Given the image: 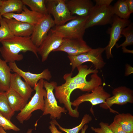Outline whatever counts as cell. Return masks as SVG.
<instances>
[{"instance_id": "52a82bcc", "label": "cell", "mask_w": 133, "mask_h": 133, "mask_svg": "<svg viewBox=\"0 0 133 133\" xmlns=\"http://www.w3.org/2000/svg\"><path fill=\"white\" fill-rule=\"evenodd\" d=\"M57 85V83L54 81L48 82L45 81L44 87L46 92V97L44 99L45 105L42 114L43 116L50 115V118L52 119H60L62 113L67 112L64 107L58 106L53 92L55 87Z\"/></svg>"}, {"instance_id": "ffe728a7", "label": "cell", "mask_w": 133, "mask_h": 133, "mask_svg": "<svg viewBox=\"0 0 133 133\" xmlns=\"http://www.w3.org/2000/svg\"><path fill=\"white\" fill-rule=\"evenodd\" d=\"M10 88L27 101L31 97L33 91L32 87L25 82L23 81L21 77L15 72L11 73Z\"/></svg>"}, {"instance_id": "7402d4cb", "label": "cell", "mask_w": 133, "mask_h": 133, "mask_svg": "<svg viewBox=\"0 0 133 133\" xmlns=\"http://www.w3.org/2000/svg\"><path fill=\"white\" fill-rule=\"evenodd\" d=\"M11 71L7 63L0 57V92H6L10 89Z\"/></svg>"}, {"instance_id": "7a4b0ae2", "label": "cell", "mask_w": 133, "mask_h": 133, "mask_svg": "<svg viewBox=\"0 0 133 133\" xmlns=\"http://www.w3.org/2000/svg\"><path fill=\"white\" fill-rule=\"evenodd\" d=\"M72 73L65 74L63 78L65 83L61 85L56 86L54 88V95L60 103L64 105V107L68 112V114L73 117L78 118L79 113L78 111V107L72 109L70 101V96L72 92L74 90L79 89L82 91H84L85 85L83 84H78L73 82L71 79Z\"/></svg>"}, {"instance_id": "60d3db41", "label": "cell", "mask_w": 133, "mask_h": 133, "mask_svg": "<svg viewBox=\"0 0 133 133\" xmlns=\"http://www.w3.org/2000/svg\"><path fill=\"white\" fill-rule=\"evenodd\" d=\"M2 16L1 15L0 13V21L1 19L2 18Z\"/></svg>"}, {"instance_id": "6da1fadb", "label": "cell", "mask_w": 133, "mask_h": 133, "mask_svg": "<svg viewBox=\"0 0 133 133\" xmlns=\"http://www.w3.org/2000/svg\"><path fill=\"white\" fill-rule=\"evenodd\" d=\"M0 53L4 60L7 63L20 61L23 56L19 53L27 51L32 52L38 58V49L32 42L30 36L22 37L14 36L2 41Z\"/></svg>"}, {"instance_id": "484cf974", "label": "cell", "mask_w": 133, "mask_h": 133, "mask_svg": "<svg viewBox=\"0 0 133 133\" xmlns=\"http://www.w3.org/2000/svg\"><path fill=\"white\" fill-rule=\"evenodd\" d=\"M24 5L29 7L31 10L46 15L49 14L45 0H21Z\"/></svg>"}, {"instance_id": "d590c367", "label": "cell", "mask_w": 133, "mask_h": 133, "mask_svg": "<svg viewBox=\"0 0 133 133\" xmlns=\"http://www.w3.org/2000/svg\"><path fill=\"white\" fill-rule=\"evenodd\" d=\"M130 14L133 12V0H126Z\"/></svg>"}, {"instance_id": "9a60e30c", "label": "cell", "mask_w": 133, "mask_h": 133, "mask_svg": "<svg viewBox=\"0 0 133 133\" xmlns=\"http://www.w3.org/2000/svg\"><path fill=\"white\" fill-rule=\"evenodd\" d=\"M92 48L82 39L64 38L61 45L54 51H62L75 56L88 51Z\"/></svg>"}, {"instance_id": "e0dca14e", "label": "cell", "mask_w": 133, "mask_h": 133, "mask_svg": "<svg viewBox=\"0 0 133 133\" xmlns=\"http://www.w3.org/2000/svg\"><path fill=\"white\" fill-rule=\"evenodd\" d=\"M45 15L30 10L26 5H24L23 10L20 13H9L2 16L3 18L6 19H14L34 26Z\"/></svg>"}, {"instance_id": "2e32d148", "label": "cell", "mask_w": 133, "mask_h": 133, "mask_svg": "<svg viewBox=\"0 0 133 133\" xmlns=\"http://www.w3.org/2000/svg\"><path fill=\"white\" fill-rule=\"evenodd\" d=\"M8 65L11 71L19 74L31 87H34L41 79L49 81L52 78L48 68L45 69L40 73L35 74L23 71L18 67L16 62L9 63Z\"/></svg>"}, {"instance_id": "83f0119b", "label": "cell", "mask_w": 133, "mask_h": 133, "mask_svg": "<svg viewBox=\"0 0 133 133\" xmlns=\"http://www.w3.org/2000/svg\"><path fill=\"white\" fill-rule=\"evenodd\" d=\"M52 120L55 124L62 131L66 133H78L80 130L82 129L85 124L92 120V118L89 114H85L83 117L80 124L78 126L71 129L64 128L59 125L55 119Z\"/></svg>"}, {"instance_id": "9c48e42d", "label": "cell", "mask_w": 133, "mask_h": 133, "mask_svg": "<svg viewBox=\"0 0 133 133\" xmlns=\"http://www.w3.org/2000/svg\"><path fill=\"white\" fill-rule=\"evenodd\" d=\"M114 15L113 6L111 5H95L88 16L85 28L86 29L95 26L111 24Z\"/></svg>"}, {"instance_id": "277c9868", "label": "cell", "mask_w": 133, "mask_h": 133, "mask_svg": "<svg viewBox=\"0 0 133 133\" xmlns=\"http://www.w3.org/2000/svg\"><path fill=\"white\" fill-rule=\"evenodd\" d=\"M88 17L76 16L67 23L60 26H55L52 29L64 38L83 39Z\"/></svg>"}, {"instance_id": "3957f363", "label": "cell", "mask_w": 133, "mask_h": 133, "mask_svg": "<svg viewBox=\"0 0 133 133\" xmlns=\"http://www.w3.org/2000/svg\"><path fill=\"white\" fill-rule=\"evenodd\" d=\"M43 79L39 80L33 87L35 93L30 100L16 116V118L19 122L23 124L25 121L29 119L34 111L40 110H44V99L46 97V92L43 88Z\"/></svg>"}, {"instance_id": "8992f818", "label": "cell", "mask_w": 133, "mask_h": 133, "mask_svg": "<svg viewBox=\"0 0 133 133\" xmlns=\"http://www.w3.org/2000/svg\"><path fill=\"white\" fill-rule=\"evenodd\" d=\"M105 48L99 47L92 49L89 51L75 56L68 55L72 71L74 70L78 66L84 63L90 62L94 65L95 69L98 70L102 69L105 65L102 56Z\"/></svg>"}, {"instance_id": "e575fe53", "label": "cell", "mask_w": 133, "mask_h": 133, "mask_svg": "<svg viewBox=\"0 0 133 133\" xmlns=\"http://www.w3.org/2000/svg\"><path fill=\"white\" fill-rule=\"evenodd\" d=\"M50 123V125L49 127V129L52 133H63L57 130L52 120Z\"/></svg>"}, {"instance_id": "f35d334b", "label": "cell", "mask_w": 133, "mask_h": 133, "mask_svg": "<svg viewBox=\"0 0 133 133\" xmlns=\"http://www.w3.org/2000/svg\"><path fill=\"white\" fill-rule=\"evenodd\" d=\"M88 127V125L86 124H85L81 129V133H85Z\"/></svg>"}, {"instance_id": "ab89813d", "label": "cell", "mask_w": 133, "mask_h": 133, "mask_svg": "<svg viewBox=\"0 0 133 133\" xmlns=\"http://www.w3.org/2000/svg\"><path fill=\"white\" fill-rule=\"evenodd\" d=\"M3 0H0V7L2 5Z\"/></svg>"}, {"instance_id": "d4e9b609", "label": "cell", "mask_w": 133, "mask_h": 133, "mask_svg": "<svg viewBox=\"0 0 133 133\" xmlns=\"http://www.w3.org/2000/svg\"><path fill=\"white\" fill-rule=\"evenodd\" d=\"M114 14L119 17L128 19L130 15L126 0H117L113 6Z\"/></svg>"}, {"instance_id": "8d00e7d4", "label": "cell", "mask_w": 133, "mask_h": 133, "mask_svg": "<svg viewBox=\"0 0 133 133\" xmlns=\"http://www.w3.org/2000/svg\"><path fill=\"white\" fill-rule=\"evenodd\" d=\"M33 129H29L26 133H32ZM0 133H7L0 126Z\"/></svg>"}, {"instance_id": "836d02e7", "label": "cell", "mask_w": 133, "mask_h": 133, "mask_svg": "<svg viewBox=\"0 0 133 133\" xmlns=\"http://www.w3.org/2000/svg\"><path fill=\"white\" fill-rule=\"evenodd\" d=\"M114 0H95L96 5H97L109 6Z\"/></svg>"}, {"instance_id": "d6986e66", "label": "cell", "mask_w": 133, "mask_h": 133, "mask_svg": "<svg viewBox=\"0 0 133 133\" xmlns=\"http://www.w3.org/2000/svg\"><path fill=\"white\" fill-rule=\"evenodd\" d=\"M8 24L14 36L26 37L32 34L34 25L22 22L14 19H7L3 18Z\"/></svg>"}, {"instance_id": "f1b7e54d", "label": "cell", "mask_w": 133, "mask_h": 133, "mask_svg": "<svg viewBox=\"0 0 133 133\" xmlns=\"http://www.w3.org/2000/svg\"><path fill=\"white\" fill-rule=\"evenodd\" d=\"M122 35L125 37L124 41L119 45H117V48L122 47V48H126L128 46L133 44V26L131 23L122 30L121 35Z\"/></svg>"}, {"instance_id": "30bf717a", "label": "cell", "mask_w": 133, "mask_h": 133, "mask_svg": "<svg viewBox=\"0 0 133 133\" xmlns=\"http://www.w3.org/2000/svg\"><path fill=\"white\" fill-rule=\"evenodd\" d=\"M130 22V21L129 19H123L115 15L114 16L112 26L108 30L110 35L109 41L108 45L105 47L107 59L113 57L112 49L121 36V33L123 29L129 25Z\"/></svg>"}, {"instance_id": "5bb4252c", "label": "cell", "mask_w": 133, "mask_h": 133, "mask_svg": "<svg viewBox=\"0 0 133 133\" xmlns=\"http://www.w3.org/2000/svg\"><path fill=\"white\" fill-rule=\"evenodd\" d=\"M104 84L99 86L91 93H87L79 96L73 101L71 102V105L78 107L82 103L89 101L93 106L104 103L111 95L104 89Z\"/></svg>"}, {"instance_id": "d6a6232c", "label": "cell", "mask_w": 133, "mask_h": 133, "mask_svg": "<svg viewBox=\"0 0 133 133\" xmlns=\"http://www.w3.org/2000/svg\"><path fill=\"white\" fill-rule=\"evenodd\" d=\"M109 127L114 133H127L118 123L114 121L109 125Z\"/></svg>"}, {"instance_id": "74e56055", "label": "cell", "mask_w": 133, "mask_h": 133, "mask_svg": "<svg viewBox=\"0 0 133 133\" xmlns=\"http://www.w3.org/2000/svg\"><path fill=\"white\" fill-rule=\"evenodd\" d=\"M122 49L124 53H133V50H129L126 48H122Z\"/></svg>"}, {"instance_id": "f546056e", "label": "cell", "mask_w": 133, "mask_h": 133, "mask_svg": "<svg viewBox=\"0 0 133 133\" xmlns=\"http://www.w3.org/2000/svg\"><path fill=\"white\" fill-rule=\"evenodd\" d=\"M0 43L3 40L14 36L8 24L3 18L0 21Z\"/></svg>"}, {"instance_id": "603a6c76", "label": "cell", "mask_w": 133, "mask_h": 133, "mask_svg": "<svg viewBox=\"0 0 133 133\" xmlns=\"http://www.w3.org/2000/svg\"><path fill=\"white\" fill-rule=\"evenodd\" d=\"M127 133H133V116L129 113L118 114L114 119Z\"/></svg>"}, {"instance_id": "cb8c5ba5", "label": "cell", "mask_w": 133, "mask_h": 133, "mask_svg": "<svg viewBox=\"0 0 133 133\" xmlns=\"http://www.w3.org/2000/svg\"><path fill=\"white\" fill-rule=\"evenodd\" d=\"M24 5L21 0H3L0 7L1 15L8 13L17 12L20 13L23 10Z\"/></svg>"}, {"instance_id": "4316f807", "label": "cell", "mask_w": 133, "mask_h": 133, "mask_svg": "<svg viewBox=\"0 0 133 133\" xmlns=\"http://www.w3.org/2000/svg\"><path fill=\"white\" fill-rule=\"evenodd\" d=\"M0 113L9 120L15 113L10 106L5 92H0Z\"/></svg>"}, {"instance_id": "1f68e13d", "label": "cell", "mask_w": 133, "mask_h": 133, "mask_svg": "<svg viewBox=\"0 0 133 133\" xmlns=\"http://www.w3.org/2000/svg\"><path fill=\"white\" fill-rule=\"evenodd\" d=\"M99 125V128L91 127L92 130L96 133H114L109 128L108 123L101 122Z\"/></svg>"}, {"instance_id": "ac0fdd59", "label": "cell", "mask_w": 133, "mask_h": 133, "mask_svg": "<svg viewBox=\"0 0 133 133\" xmlns=\"http://www.w3.org/2000/svg\"><path fill=\"white\" fill-rule=\"evenodd\" d=\"M66 3L72 15L82 17L88 16L94 6L90 0H66Z\"/></svg>"}, {"instance_id": "5b68a950", "label": "cell", "mask_w": 133, "mask_h": 133, "mask_svg": "<svg viewBox=\"0 0 133 133\" xmlns=\"http://www.w3.org/2000/svg\"><path fill=\"white\" fill-rule=\"evenodd\" d=\"M78 74L71 77V79L75 83L85 85L84 92H91L100 86L102 85L101 78L97 73L98 70L88 68L87 66L82 65L77 67Z\"/></svg>"}, {"instance_id": "4fadbf2b", "label": "cell", "mask_w": 133, "mask_h": 133, "mask_svg": "<svg viewBox=\"0 0 133 133\" xmlns=\"http://www.w3.org/2000/svg\"><path fill=\"white\" fill-rule=\"evenodd\" d=\"M64 38L51 29L41 44L38 48V53L41 57L43 62L48 59L50 53L58 48L62 44Z\"/></svg>"}, {"instance_id": "44dd1931", "label": "cell", "mask_w": 133, "mask_h": 133, "mask_svg": "<svg viewBox=\"0 0 133 133\" xmlns=\"http://www.w3.org/2000/svg\"><path fill=\"white\" fill-rule=\"evenodd\" d=\"M5 92L10 106L14 112L21 111L27 103V101L11 88Z\"/></svg>"}, {"instance_id": "8fae6325", "label": "cell", "mask_w": 133, "mask_h": 133, "mask_svg": "<svg viewBox=\"0 0 133 133\" xmlns=\"http://www.w3.org/2000/svg\"><path fill=\"white\" fill-rule=\"evenodd\" d=\"M112 93L113 96L107 98L104 103L100 104V107L107 109L114 104L123 105L128 103H133V91L125 86L115 88Z\"/></svg>"}, {"instance_id": "ba28073f", "label": "cell", "mask_w": 133, "mask_h": 133, "mask_svg": "<svg viewBox=\"0 0 133 133\" xmlns=\"http://www.w3.org/2000/svg\"><path fill=\"white\" fill-rule=\"evenodd\" d=\"M48 13L53 17L55 26L63 25L76 16L72 15L66 3V0H45Z\"/></svg>"}, {"instance_id": "4dcf8cb0", "label": "cell", "mask_w": 133, "mask_h": 133, "mask_svg": "<svg viewBox=\"0 0 133 133\" xmlns=\"http://www.w3.org/2000/svg\"><path fill=\"white\" fill-rule=\"evenodd\" d=\"M0 126L5 131L12 130L15 131H20V129L10 120L4 116L0 113Z\"/></svg>"}, {"instance_id": "7c38bea8", "label": "cell", "mask_w": 133, "mask_h": 133, "mask_svg": "<svg viewBox=\"0 0 133 133\" xmlns=\"http://www.w3.org/2000/svg\"><path fill=\"white\" fill-rule=\"evenodd\" d=\"M55 26L52 16L49 14L45 15L34 26L30 36L33 44L38 48L47 36L51 28Z\"/></svg>"}]
</instances>
